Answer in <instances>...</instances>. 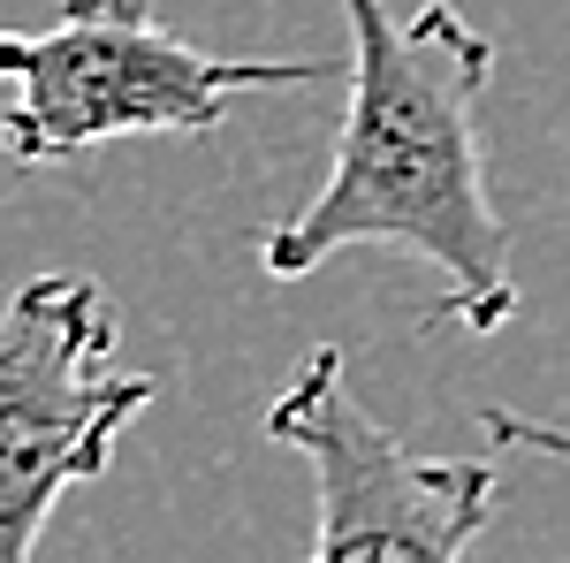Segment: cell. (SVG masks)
<instances>
[{"label": "cell", "mask_w": 570, "mask_h": 563, "mask_svg": "<svg viewBox=\"0 0 570 563\" xmlns=\"http://www.w3.org/2000/svg\"><path fill=\"white\" fill-rule=\"evenodd\" d=\"M351 23V99L335 161L305 206L259 236L266 282H305L335 252H411L441 274V312L464 336H502L518 320L510 236L487 191L480 107L494 85V39L456 0H343Z\"/></svg>", "instance_id": "cell-1"}, {"label": "cell", "mask_w": 570, "mask_h": 563, "mask_svg": "<svg viewBox=\"0 0 570 563\" xmlns=\"http://www.w3.org/2000/svg\"><path fill=\"white\" fill-rule=\"evenodd\" d=\"M327 61H236L176 39L153 0H61L46 31H0V153L53 168L115 137H206L244 91H305Z\"/></svg>", "instance_id": "cell-2"}, {"label": "cell", "mask_w": 570, "mask_h": 563, "mask_svg": "<svg viewBox=\"0 0 570 563\" xmlns=\"http://www.w3.org/2000/svg\"><path fill=\"white\" fill-rule=\"evenodd\" d=\"M122 312L91 274H31L0 304V563H39L69 487L107 479L130 419L160 396L115 366Z\"/></svg>", "instance_id": "cell-3"}, {"label": "cell", "mask_w": 570, "mask_h": 563, "mask_svg": "<svg viewBox=\"0 0 570 563\" xmlns=\"http://www.w3.org/2000/svg\"><path fill=\"white\" fill-rule=\"evenodd\" d=\"M259 427L312 465V563H464L494 518L502 473L487 457H419L351 389L335 343L297 366Z\"/></svg>", "instance_id": "cell-4"}, {"label": "cell", "mask_w": 570, "mask_h": 563, "mask_svg": "<svg viewBox=\"0 0 570 563\" xmlns=\"http://www.w3.org/2000/svg\"><path fill=\"white\" fill-rule=\"evenodd\" d=\"M480 427L494 449H525V457H563L570 465V427H556V419H525V411H480Z\"/></svg>", "instance_id": "cell-5"}]
</instances>
